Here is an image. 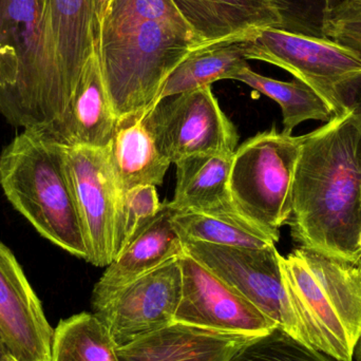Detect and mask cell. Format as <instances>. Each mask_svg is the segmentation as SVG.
<instances>
[{
	"label": "cell",
	"mask_w": 361,
	"mask_h": 361,
	"mask_svg": "<svg viewBox=\"0 0 361 361\" xmlns=\"http://www.w3.org/2000/svg\"><path fill=\"white\" fill-rule=\"evenodd\" d=\"M182 296L175 324L216 332L264 336L277 324L187 255L180 257Z\"/></svg>",
	"instance_id": "12"
},
{
	"label": "cell",
	"mask_w": 361,
	"mask_h": 361,
	"mask_svg": "<svg viewBox=\"0 0 361 361\" xmlns=\"http://www.w3.org/2000/svg\"><path fill=\"white\" fill-rule=\"evenodd\" d=\"M108 158L120 199L137 186H160L171 165L157 147L145 114L118 121Z\"/></svg>",
	"instance_id": "20"
},
{
	"label": "cell",
	"mask_w": 361,
	"mask_h": 361,
	"mask_svg": "<svg viewBox=\"0 0 361 361\" xmlns=\"http://www.w3.org/2000/svg\"><path fill=\"white\" fill-rule=\"evenodd\" d=\"M360 246L361 248V231H360Z\"/></svg>",
	"instance_id": "33"
},
{
	"label": "cell",
	"mask_w": 361,
	"mask_h": 361,
	"mask_svg": "<svg viewBox=\"0 0 361 361\" xmlns=\"http://www.w3.org/2000/svg\"><path fill=\"white\" fill-rule=\"evenodd\" d=\"M11 360H12V357L6 351V347L0 339V361H11Z\"/></svg>",
	"instance_id": "31"
},
{
	"label": "cell",
	"mask_w": 361,
	"mask_h": 361,
	"mask_svg": "<svg viewBox=\"0 0 361 361\" xmlns=\"http://www.w3.org/2000/svg\"><path fill=\"white\" fill-rule=\"evenodd\" d=\"M184 254L250 301L284 332L310 345L284 284L276 245L229 247L204 242H183ZM311 347V345H310Z\"/></svg>",
	"instance_id": "7"
},
{
	"label": "cell",
	"mask_w": 361,
	"mask_h": 361,
	"mask_svg": "<svg viewBox=\"0 0 361 361\" xmlns=\"http://www.w3.org/2000/svg\"><path fill=\"white\" fill-rule=\"evenodd\" d=\"M171 222L182 242L197 241L246 248L276 245V242L269 235L241 216L176 212Z\"/></svg>",
	"instance_id": "23"
},
{
	"label": "cell",
	"mask_w": 361,
	"mask_h": 361,
	"mask_svg": "<svg viewBox=\"0 0 361 361\" xmlns=\"http://www.w3.org/2000/svg\"><path fill=\"white\" fill-rule=\"evenodd\" d=\"M180 259H171L116 293L95 311L116 348L175 324L182 296Z\"/></svg>",
	"instance_id": "10"
},
{
	"label": "cell",
	"mask_w": 361,
	"mask_h": 361,
	"mask_svg": "<svg viewBox=\"0 0 361 361\" xmlns=\"http://www.w3.org/2000/svg\"><path fill=\"white\" fill-rule=\"evenodd\" d=\"M354 358L356 361H361V338L358 341L357 345H356L355 351H354Z\"/></svg>",
	"instance_id": "32"
},
{
	"label": "cell",
	"mask_w": 361,
	"mask_h": 361,
	"mask_svg": "<svg viewBox=\"0 0 361 361\" xmlns=\"http://www.w3.org/2000/svg\"><path fill=\"white\" fill-rule=\"evenodd\" d=\"M65 165L86 242L87 262L107 267L114 261L118 197L107 148L66 146Z\"/></svg>",
	"instance_id": "9"
},
{
	"label": "cell",
	"mask_w": 361,
	"mask_h": 361,
	"mask_svg": "<svg viewBox=\"0 0 361 361\" xmlns=\"http://www.w3.org/2000/svg\"><path fill=\"white\" fill-rule=\"evenodd\" d=\"M200 47L241 37L264 27L279 29L271 0H171Z\"/></svg>",
	"instance_id": "17"
},
{
	"label": "cell",
	"mask_w": 361,
	"mask_h": 361,
	"mask_svg": "<svg viewBox=\"0 0 361 361\" xmlns=\"http://www.w3.org/2000/svg\"><path fill=\"white\" fill-rule=\"evenodd\" d=\"M341 0H271L280 17L279 30L318 39L326 35L331 13Z\"/></svg>",
	"instance_id": "27"
},
{
	"label": "cell",
	"mask_w": 361,
	"mask_h": 361,
	"mask_svg": "<svg viewBox=\"0 0 361 361\" xmlns=\"http://www.w3.org/2000/svg\"><path fill=\"white\" fill-rule=\"evenodd\" d=\"M233 154H195L176 163L177 186L171 207L177 212L240 216L229 191Z\"/></svg>",
	"instance_id": "18"
},
{
	"label": "cell",
	"mask_w": 361,
	"mask_h": 361,
	"mask_svg": "<svg viewBox=\"0 0 361 361\" xmlns=\"http://www.w3.org/2000/svg\"><path fill=\"white\" fill-rule=\"evenodd\" d=\"M231 361H338L290 336L279 326L252 339Z\"/></svg>",
	"instance_id": "26"
},
{
	"label": "cell",
	"mask_w": 361,
	"mask_h": 361,
	"mask_svg": "<svg viewBox=\"0 0 361 361\" xmlns=\"http://www.w3.org/2000/svg\"><path fill=\"white\" fill-rule=\"evenodd\" d=\"M111 0H93V11H94V40L95 49L99 42V30H101V25L103 23L104 17H105L106 12H107L108 6Z\"/></svg>",
	"instance_id": "30"
},
{
	"label": "cell",
	"mask_w": 361,
	"mask_h": 361,
	"mask_svg": "<svg viewBox=\"0 0 361 361\" xmlns=\"http://www.w3.org/2000/svg\"><path fill=\"white\" fill-rule=\"evenodd\" d=\"M326 35L361 61V0L337 4L329 18Z\"/></svg>",
	"instance_id": "28"
},
{
	"label": "cell",
	"mask_w": 361,
	"mask_h": 361,
	"mask_svg": "<svg viewBox=\"0 0 361 361\" xmlns=\"http://www.w3.org/2000/svg\"><path fill=\"white\" fill-rule=\"evenodd\" d=\"M145 123L161 154L176 164L195 154L235 152L239 135L225 116L212 86L159 102Z\"/></svg>",
	"instance_id": "8"
},
{
	"label": "cell",
	"mask_w": 361,
	"mask_h": 361,
	"mask_svg": "<svg viewBox=\"0 0 361 361\" xmlns=\"http://www.w3.org/2000/svg\"><path fill=\"white\" fill-rule=\"evenodd\" d=\"M250 34L191 51L167 78L158 103L167 97L212 86L218 80H233L239 72L250 67L246 56Z\"/></svg>",
	"instance_id": "21"
},
{
	"label": "cell",
	"mask_w": 361,
	"mask_h": 361,
	"mask_svg": "<svg viewBox=\"0 0 361 361\" xmlns=\"http://www.w3.org/2000/svg\"><path fill=\"white\" fill-rule=\"evenodd\" d=\"M254 338L173 324L116 348L120 361H231Z\"/></svg>",
	"instance_id": "16"
},
{
	"label": "cell",
	"mask_w": 361,
	"mask_h": 361,
	"mask_svg": "<svg viewBox=\"0 0 361 361\" xmlns=\"http://www.w3.org/2000/svg\"><path fill=\"white\" fill-rule=\"evenodd\" d=\"M49 35L70 99L95 49L93 0H44Z\"/></svg>",
	"instance_id": "19"
},
{
	"label": "cell",
	"mask_w": 361,
	"mask_h": 361,
	"mask_svg": "<svg viewBox=\"0 0 361 361\" xmlns=\"http://www.w3.org/2000/svg\"><path fill=\"white\" fill-rule=\"evenodd\" d=\"M69 104L44 0H0V114L17 128L44 129Z\"/></svg>",
	"instance_id": "3"
},
{
	"label": "cell",
	"mask_w": 361,
	"mask_h": 361,
	"mask_svg": "<svg viewBox=\"0 0 361 361\" xmlns=\"http://www.w3.org/2000/svg\"><path fill=\"white\" fill-rule=\"evenodd\" d=\"M233 80L244 82L280 106L284 135H292L293 130L305 121L329 122L335 116L332 106L320 93L297 78L292 82H281L256 73L247 67Z\"/></svg>",
	"instance_id": "22"
},
{
	"label": "cell",
	"mask_w": 361,
	"mask_h": 361,
	"mask_svg": "<svg viewBox=\"0 0 361 361\" xmlns=\"http://www.w3.org/2000/svg\"><path fill=\"white\" fill-rule=\"evenodd\" d=\"M11 357H12V356H11ZM12 361H16L14 360V358L12 357Z\"/></svg>",
	"instance_id": "35"
},
{
	"label": "cell",
	"mask_w": 361,
	"mask_h": 361,
	"mask_svg": "<svg viewBox=\"0 0 361 361\" xmlns=\"http://www.w3.org/2000/svg\"><path fill=\"white\" fill-rule=\"evenodd\" d=\"M197 48L171 0H111L97 52L118 122L156 106L167 78Z\"/></svg>",
	"instance_id": "2"
},
{
	"label": "cell",
	"mask_w": 361,
	"mask_h": 361,
	"mask_svg": "<svg viewBox=\"0 0 361 361\" xmlns=\"http://www.w3.org/2000/svg\"><path fill=\"white\" fill-rule=\"evenodd\" d=\"M54 330L10 248L0 242V339L16 361H52Z\"/></svg>",
	"instance_id": "13"
},
{
	"label": "cell",
	"mask_w": 361,
	"mask_h": 361,
	"mask_svg": "<svg viewBox=\"0 0 361 361\" xmlns=\"http://www.w3.org/2000/svg\"><path fill=\"white\" fill-rule=\"evenodd\" d=\"M161 207L154 185L135 187L121 197L114 223V259L152 223Z\"/></svg>",
	"instance_id": "25"
},
{
	"label": "cell",
	"mask_w": 361,
	"mask_h": 361,
	"mask_svg": "<svg viewBox=\"0 0 361 361\" xmlns=\"http://www.w3.org/2000/svg\"><path fill=\"white\" fill-rule=\"evenodd\" d=\"M288 224L299 246L360 261L361 129L351 114L303 135Z\"/></svg>",
	"instance_id": "1"
},
{
	"label": "cell",
	"mask_w": 361,
	"mask_h": 361,
	"mask_svg": "<svg viewBox=\"0 0 361 361\" xmlns=\"http://www.w3.org/2000/svg\"><path fill=\"white\" fill-rule=\"evenodd\" d=\"M176 212L169 202L162 203L152 223L106 267L93 288L94 312L131 282L184 254L182 240L171 222Z\"/></svg>",
	"instance_id": "15"
},
{
	"label": "cell",
	"mask_w": 361,
	"mask_h": 361,
	"mask_svg": "<svg viewBox=\"0 0 361 361\" xmlns=\"http://www.w3.org/2000/svg\"><path fill=\"white\" fill-rule=\"evenodd\" d=\"M65 149L42 130H23L0 154V186L11 205L42 238L87 261Z\"/></svg>",
	"instance_id": "4"
},
{
	"label": "cell",
	"mask_w": 361,
	"mask_h": 361,
	"mask_svg": "<svg viewBox=\"0 0 361 361\" xmlns=\"http://www.w3.org/2000/svg\"><path fill=\"white\" fill-rule=\"evenodd\" d=\"M282 277L310 345L338 361H353L361 338V269L314 248L280 256Z\"/></svg>",
	"instance_id": "5"
},
{
	"label": "cell",
	"mask_w": 361,
	"mask_h": 361,
	"mask_svg": "<svg viewBox=\"0 0 361 361\" xmlns=\"http://www.w3.org/2000/svg\"><path fill=\"white\" fill-rule=\"evenodd\" d=\"M303 135L276 128L263 131L239 146L229 177L231 201L240 216L277 243L280 228L292 214L293 186Z\"/></svg>",
	"instance_id": "6"
},
{
	"label": "cell",
	"mask_w": 361,
	"mask_h": 361,
	"mask_svg": "<svg viewBox=\"0 0 361 361\" xmlns=\"http://www.w3.org/2000/svg\"><path fill=\"white\" fill-rule=\"evenodd\" d=\"M358 263H360V269H361V257H360V261H358Z\"/></svg>",
	"instance_id": "34"
},
{
	"label": "cell",
	"mask_w": 361,
	"mask_h": 361,
	"mask_svg": "<svg viewBox=\"0 0 361 361\" xmlns=\"http://www.w3.org/2000/svg\"><path fill=\"white\" fill-rule=\"evenodd\" d=\"M335 114H349L361 129V70L339 80L333 89Z\"/></svg>",
	"instance_id": "29"
},
{
	"label": "cell",
	"mask_w": 361,
	"mask_h": 361,
	"mask_svg": "<svg viewBox=\"0 0 361 361\" xmlns=\"http://www.w3.org/2000/svg\"><path fill=\"white\" fill-rule=\"evenodd\" d=\"M52 361H120L116 345L95 314L61 320L54 330Z\"/></svg>",
	"instance_id": "24"
},
{
	"label": "cell",
	"mask_w": 361,
	"mask_h": 361,
	"mask_svg": "<svg viewBox=\"0 0 361 361\" xmlns=\"http://www.w3.org/2000/svg\"><path fill=\"white\" fill-rule=\"evenodd\" d=\"M116 126L118 118L106 91L95 50L82 69L63 118L38 130L61 145L107 148L114 139Z\"/></svg>",
	"instance_id": "14"
},
{
	"label": "cell",
	"mask_w": 361,
	"mask_h": 361,
	"mask_svg": "<svg viewBox=\"0 0 361 361\" xmlns=\"http://www.w3.org/2000/svg\"><path fill=\"white\" fill-rule=\"evenodd\" d=\"M246 44L248 61H265L286 70L320 93L333 109L335 85L361 70L360 59L332 40L264 27L252 32Z\"/></svg>",
	"instance_id": "11"
}]
</instances>
